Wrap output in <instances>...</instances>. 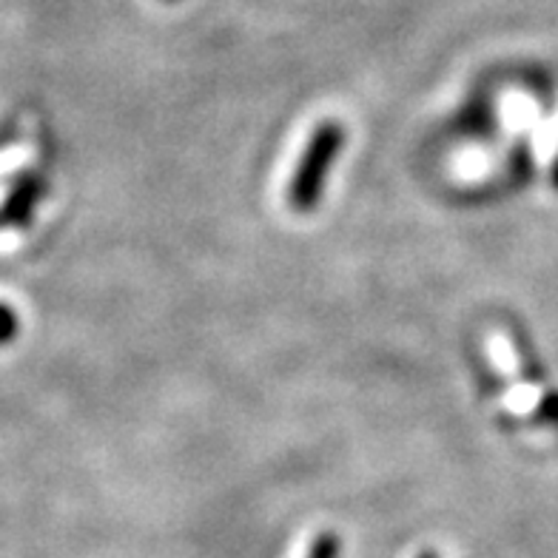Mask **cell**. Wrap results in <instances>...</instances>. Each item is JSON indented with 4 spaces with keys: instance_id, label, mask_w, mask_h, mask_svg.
Segmentation results:
<instances>
[{
    "instance_id": "obj_1",
    "label": "cell",
    "mask_w": 558,
    "mask_h": 558,
    "mask_svg": "<svg viewBox=\"0 0 558 558\" xmlns=\"http://www.w3.org/2000/svg\"><path fill=\"white\" fill-rule=\"evenodd\" d=\"M342 125L333 123V120H325L314 129V134L308 137V146L302 151L300 162H296L294 177H291V185H288V203L296 208V211H308L314 208V203L323 194L325 177L331 171L333 160H337L339 148H342Z\"/></svg>"
},
{
    "instance_id": "obj_2",
    "label": "cell",
    "mask_w": 558,
    "mask_h": 558,
    "mask_svg": "<svg viewBox=\"0 0 558 558\" xmlns=\"http://www.w3.org/2000/svg\"><path fill=\"white\" fill-rule=\"evenodd\" d=\"M305 558H339V538L333 533H319L311 542L308 556Z\"/></svg>"
},
{
    "instance_id": "obj_3",
    "label": "cell",
    "mask_w": 558,
    "mask_h": 558,
    "mask_svg": "<svg viewBox=\"0 0 558 558\" xmlns=\"http://www.w3.org/2000/svg\"><path fill=\"white\" fill-rule=\"evenodd\" d=\"M17 333V316L15 311L7 308V305H0V345L9 342V339Z\"/></svg>"
},
{
    "instance_id": "obj_4",
    "label": "cell",
    "mask_w": 558,
    "mask_h": 558,
    "mask_svg": "<svg viewBox=\"0 0 558 558\" xmlns=\"http://www.w3.org/2000/svg\"><path fill=\"white\" fill-rule=\"evenodd\" d=\"M416 558H439V556H436V553L434 550H422V553H418V556Z\"/></svg>"
}]
</instances>
